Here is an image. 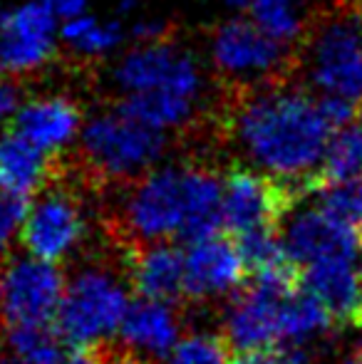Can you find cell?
<instances>
[{
	"mask_svg": "<svg viewBox=\"0 0 362 364\" xmlns=\"http://www.w3.org/2000/svg\"><path fill=\"white\" fill-rule=\"evenodd\" d=\"M60 48V18L50 0H25L10 8L8 30L0 38V73L13 80L40 75Z\"/></svg>",
	"mask_w": 362,
	"mask_h": 364,
	"instance_id": "obj_11",
	"label": "cell"
},
{
	"mask_svg": "<svg viewBox=\"0 0 362 364\" xmlns=\"http://www.w3.org/2000/svg\"><path fill=\"white\" fill-rule=\"evenodd\" d=\"M90 218L82 198L65 186H48L28 206L20 248L48 263H65L85 245Z\"/></svg>",
	"mask_w": 362,
	"mask_h": 364,
	"instance_id": "obj_10",
	"label": "cell"
},
{
	"mask_svg": "<svg viewBox=\"0 0 362 364\" xmlns=\"http://www.w3.org/2000/svg\"><path fill=\"white\" fill-rule=\"evenodd\" d=\"M298 201L300 193L293 186L248 164H233L223 171V230L233 240L280 233Z\"/></svg>",
	"mask_w": 362,
	"mask_h": 364,
	"instance_id": "obj_8",
	"label": "cell"
},
{
	"mask_svg": "<svg viewBox=\"0 0 362 364\" xmlns=\"http://www.w3.org/2000/svg\"><path fill=\"white\" fill-rule=\"evenodd\" d=\"M169 141V134L149 129L110 105L87 114L75 151L92 176L129 186L166 161Z\"/></svg>",
	"mask_w": 362,
	"mask_h": 364,
	"instance_id": "obj_3",
	"label": "cell"
},
{
	"mask_svg": "<svg viewBox=\"0 0 362 364\" xmlns=\"http://www.w3.org/2000/svg\"><path fill=\"white\" fill-rule=\"evenodd\" d=\"M221 3L226 5V8L231 10L233 15H248L256 0H221Z\"/></svg>",
	"mask_w": 362,
	"mask_h": 364,
	"instance_id": "obj_32",
	"label": "cell"
},
{
	"mask_svg": "<svg viewBox=\"0 0 362 364\" xmlns=\"http://www.w3.org/2000/svg\"><path fill=\"white\" fill-rule=\"evenodd\" d=\"M129 43L132 45H147V43H161L169 40V23L161 18H134L129 20Z\"/></svg>",
	"mask_w": 362,
	"mask_h": 364,
	"instance_id": "obj_29",
	"label": "cell"
},
{
	"mask_svg": "<svg viewBox=\"0 0 362 364\" xmlns=\"http://www.w3.org/2000/svg\"><path fill=\"white\" fill-rule=\"evenodd\" d=\"M112 105L127 117L142 122L144 127L164 134H176L183 132L198 119L201 102L186 100V97L171 95V92H151V95H132V97H117Z\"/></svg>",
	"mask_w": 362,
	"mask_h": 364,
	"instance_id": "obj_21",
	"label": "cell"
},
{
	"mask_svg": "<svg viewBox=\"0 0 362 364\" xmlns=\"http://www.w3.org/2000/svg\"><path fill=\"white\" fill-rule=\"evenodd\" d=\"M360 8H362V0H360Z\"/></svg>",
	"mask_w": 362,
	"mask_h": 364,
	"instance_id": "obj_37",
	"label": "cell"
},
{
	"mask_svg": "<svg viewBox=\"0 0 362 364\" xmlns=\"http://www.w3.org/2000/svg\"><path fill=\"white\" fill-rule=\"evenodd\" d=\"M119 223L134 245L181 238L186 225L183 164L164 161L129 183L119 206Z\"/></svg>",
	"mask_w": 362,
	"mask_h": 364,
	"instance_id": "obj_7",
	"label": "cell"
},
{
	"mask_svg": "<svg viewBox=\"0 0 362 364\" xmlns=\"http://www.w3.org/2000/svg\"><path fill=\"white\" fill-rule=\"evenodd\" d=\"M353 181H362V117L333 134L315 178V191Z\"/></svg>",
	"mask_w": 362,
	"mask_h": 364,
	"instance_id": "obj_23",
	"label": "cell"
},
{
	"mask_svg": "<svg viewBox=\"0 0 362 364\" xmlns=\"http://www.w3.org/2000/svg\"><path fill=\"white\" fill-rule=\"evenodd\" d=\"M85 122L87 117L75 97L63 92H43L25 100L13 129H18L25 139L53 159H60L63 154L78 149Z\"/></svg>",
	"mask_w": 362,
	"mask_h": 364,
	"instance_id": "obj_14",
	"label": "cell"
},
{
	"mask_svg": "<svg viewBox=\"0 0 362 364\" xmlns=\"http://www.w3.org/2000/svg\"><path fill=\"white\" fill-rule=\"evenodd\" d=\"M226 134L243 164L293 186L303 198L313 196L335 132L315 92L278 80L241 92L226 114Z\"/></svg>",
	"mask_w": 362,
	"mask_h": 364,
	"instance_id": "obj_1",
	"label": "cell"
},
{
	"mask_svg": "<svg viewBox=\"0 0 362 364\" xmlns=\"http://www.w3.org/2000/svg\"><path fill=\"white\" fill-rule=\"evenodd\" d=\"M28 206L30 201H20V198H13L0 191V263L8 260L13 245L20 243Z\"/></svg>",
	"mask_w": 362,
	"mask_h": 364,
	"instance_id": "obj_26",
	"label": "cell"
},
{
	"mask_svg": "<svg viewBox=\"0 0 362 364\" xmlns=\"http://www.w3.org/2000/svg\"><path fill=\"white\" fill-rule=\"evenodd\" d=\"M300 85L320 97H343L362 109V8L338 0L313 18L295 50Z\"/></svg>",
	"mask_w": 362,
	"mask_h": 364,
	"instance_id": "obj_2",
	"label": "cell"
},
{
	"mask_svg": "<svg viewBox=\"0 0 362 364\" xmlns=\"http://www.w3.org/2000/svg\"><path fill=\"white\" fill-rule=\"evenodd\" d=\"M50 5H53V10L60 18V23L90 13V0H50Z\"/></svg>",
	"mask_w": 362,
	"mask_h": 364,
	"instance_id": "obj_30",
	"label": "cell"
},
{
	"mask_svg": "<svg viewBox=\"0 0 362 364\" xmlns=\"http://www.w3.org/2000/svg\"><path fill=\"white\" fill-rule=\"evenodd\" d=\"M208 68L241 92L283 80L295 68V50L268 38L248 15H231L211 30Z\"/></svg>",
	"mask_w": 362,
	"mask_h": 364,
	"instance_id": "obj_5",
	"label": "cell"
},
{
	"mask_svg": "<svg viewBox=\"0 0 362 364\" xmlns=\"http://www.w3.org/2000/svg\"><path fill=\"white\" fill-rule=\"evenodd\" d=\"M169 364H233L231 347L223 337L211 332H193L181 337L176 350L166 360Z\"/></svg>",
	"mask_w": 362,
	"mask_h": 364,
	"instance_id": "obj_25",
	"label": "cell"
},
{
	"mask_svg": "<svg viewBox=\"0 0 362 364\" xmlns=\"http://www.w3.org/2000/svg\"><path fill=\"white\" fill-rule=\"evenodd\" d=\"M110 85L117 97L171 92L186 100H206L208 75L203 60L174 38L161 43L127 45L110 65Z\"/></svg>",
	"mask_w": 362,
	"mask_h": 364,
	"instance_id": "obj_4",
	"label": "cell"
},
{
	"mask_svg": "<svg viewBox=\"0 0 362 364\" xmlns=\"http://www.w3.org/2000/svg\"><path fill=\"white\" fill-rule=\"evenodd\" d=\"M137 8H139V0H119V5H117V15H115V18H119V20L134 18Z\"/></svg>",
	"mask_w": 362,
	"mask_h": 364,
	"instance_id": "obj_33",
	"label": "cell"
},
{
	"mask_svg": "<svg viewBox=\"0 0 362 364\" xmlns=\"http://www.w3.org/2000/svg\"><path fill=\"white\" fill-rule=\"evenodd\" d=\"M129 305L127 280L117 270L85 265L68 280L58 327L70 347H100L119 332Z\"/></svg>",
	"mask_w": 362,
	"mask_h": 364,
	"instance_id": "obj_6",
	"label": "cell"
},
{
	"mask_svg": "<svg viewBox=\"0 0 362 364\" xmlns=\"http://www.w3.org/2000/svg\"><path fill=\"white\" fill-rule=\"evenodd\" d=\"M63 364H107V357L100 347H73Z\"/></svg>",
	"mask_w": 362,
	"mask_h": 364,
	"instance_id": "obj_31",
	"label": "cell"
},
{
	"mask_svg": "<svg viewBox=\"0 0 362 364\" xmlns=\"http://www.w3.org/2000/svg\"><path fill=\"white\" fill-rule=\"evenodd\" d=\"M310 362V347L298 345H280L271 350H256L238 355L233 364H308Z\"/></svg>",
	"mask_w": 362,
	"mask_h": 364,
	"instance_id": "obj_27",
	"label": "cell"
},
{
	"mask_svg": "<svg viewBox=\"0 0 362 364\" xmlns=\"http://www.w3.org/2000/svg\"><path fill=\"white\" fill-rule=\"evenodd\" d=\"M288 258L300 270L328 260H358L360 233L355 225L335 218L318 203L293 208L280 228Z\"/></svg>",
	"mask_w": 362,
	"mask_h": 364,
	"instance_id": "obj_12",
	"label": "cell"
},
{
	"mask_svg": "<svg viewBox=\"0 0 362 364\" xmlns=\"http://www.w3.org/2000/svg\"><path fill=\"white\" fill-rule=\"evenodd\" d=\"M8 23H10V8L0 5V38H3L5 30H8Z\"/></svg>",
	"mask_w": 362,
	"mask_h": 364,
	"instance_id": "obj_35",
	"label": "cell"
},
{
	"mask_svg": "<svg viewBox=\"0 0 362 364\" xmlns=\"http://www.w3.org/2000/svg\"><path fill=\"white\" fill-rule=\"evenodd\" d=\"M5 355L20 364H63L68 357V342L53 325H15L3 327Z\"/></svg>",
	"mask_w": 362,
	"mask_h": 364,
	"instance_id": "obj_22",
	"label": "cell"
},
{
	"mask_svg": "<svg viewBox=\"0 0 362 364\" xmlns=\"http://www.w3.org/2000/svg\"><path fill=\"white\" fill-rule=\"evenodd\" d=\"M68 278L63 268L33 255H10L0 263V325H53Z\"/></svg>",
	"mask_w": 362,
	"mask_h": 364,
	"instance_id": "obj_9",
	"label": "cell"
},
{
	"mask_svg": "<svg viewBox=\"0 0 362 364\" xmlns=\"http://www.w3.org/2000/svg\"><path fill=\"white\" fill-rule=\"evenodd\" d=\"M300 285L323 302L338 325L362 327V270L355 260H328L303 268Z\"/></svg>",
	"mask_w": 362,
	"mask_h": 364,
	"instance_id": "obj_18",
	"label": "cell"
},
{
	"mask_svg": "<svg viewBox=\"0 0 362 364\" xmlns=\"http://www.w3.org/2000/svg\"><path fill=\"white\" fill-rule=\"evenodd\" d=\"M343 364H362V345L353 347V350H350L348 355H345Z\"/></svg>",
	"mask_w": 362,
	"mask_h": 364,
	"instance_id": "obj_34",
	"label": "cell"
},
{
	"mask_svg": "<svg viewBox=\"0 0 362 364\" xmlns=\"http://www.w3.org/2000/svg\"><path fill=\"white\" fill-rule=\"evenodd\" d=\"M25 100H28V95H25L20 80L5 75L0 77V129H8L15 124Z\"/></svg>",
	"mask_w": 362,
	"mask_h": 364,
	"instance_id": "obj_28",
	"label": "cell"
},
{
	"mask_svg": "<svg viewBox=\"0 0 362 364\" xmlns=\"http://www.w3.org/2000/svg\"><path fill=\"white\" fill-rule=\"evenodd\" d=\"M129 43V25L119 18L100 20L95 13L60 23V45L82 60H110Z\"/></svg>",
	"mask_w": 362,
	"mask_h": 364,
	"instance_id": "obj_20",
	"label": "cell"
},
{
	"mask_svg": "<svg viewBox=\"0 0 362 364\" xmlns=\"http://www.w3.org/2000/svg\"><path fill=\"white\" fill-rule=\"evenodd\" d=\"M55 161L50 154L28 141L18 129H0V191L20 201H33L35 196L53 186Z\"/></svg>",
	"mask_w": 362,
	"mask_h": 364,
	"instance_id": "obj_16",
	"label": "cell"
},
{
	"mask_svg": "<svg viewBox=\"0 0 362 364\" xmlns=\"http://www.w3.org/2000/svg\"><path fill=\"white\" fill-rule=\"evenodd\" d=\"M183 188H186V225L183 243L213 238L223 230V173L206 164H183Z\"/></svg>",
	"mask_w": 362,
	"mask_h": 364,
	"instance_id": "obj_19",
	"label": "cell"
},
{
	"mask_svg": "<svg viewBox=\"0 0 362 364\" xmlns=\"http://www.w3.org/2000/svg\"><path fill=\"white\" fill-rule=\"evenodd\" d=\"M248 18L268 38H273L275 43L293 50H298V45L303 43L305 30H308L310 23V20L303 18L300 3H295V0H256Z\"/></svg>",
	"mask_w": 362,
	"mask_h": 364,
	"instance_id": "obj_24",
	"label": "cell"
},
{
	"mask_svg": "<svg viewBox=\"0 0 362 364\" xmlns=\"http://www.w3.org/2000/svg\"><path fill=\"white\" fill-rule=\"evenodd\" d=\"M0 77H3V73H0Z\"/></svg>",
	"mask_w": 362,
	"mask_h": 364,
	"instance_id": "obj_38",
	"label": "cell"
},
{
	"mask_svg": "<svg viewBox=\"0 0 362 364\" xmlns=\"http://www.w3.org/2000/svg\"><path fill=\"white\" fill-rule=\"evenodd\" d=\"M127 278L139 297L174 305L183 297V248L171 240L134 245L127 255Z\"/></svg>",
	"mask_w": 362,
	"mask_h": 364,
	"instance_id": "obj_17",
	"label": "cell"
},
{
	"mask_svg": "<svg viewBox=\"0 0 362 364\" xmlns=\"http://www.w3.org/2000/svg\"><path fill=\"white\" fill-rule=\"evenodd\" d=\"M248 273L238 243L228 233L183 245V297L216 300L246 288Z\"/></svg>",
	"mask_w": 362,
	"mask_h": 364,
	"instance_id": "obj_13",
	"label": "cell"
},
{
	"mask_svg": "<svg viewBox=\"0 0 362 364\" xmlns=\"http://www.w3.org/2000/svg\"><path fill=\"white\" fill-rule=\"evenodd\" d=\"M0 364H20L18 360H13L10 355H0Z\"/></svg>",
	"mask_w": 362,
	"mask_h": 364,
	"instance_id": "obj_36",
	"label": "cell"
},
{
	"mask_svg": "<svg viewBox=\"0 0 362 364\" xmlns=\"http://www.w3.org/2000/svg\"><path fill=\"white\" fill-rule=\"evenodd\" d=\"M124 357L137 362L169 360L181 342V320L171 302L139 297L129 305L117 332Z\"/></svg>",
	"mask_w": 362,
	"mask_h": 364,
	"instance_id": "obj_15",
	"label": "cell"
}]
</instances>
